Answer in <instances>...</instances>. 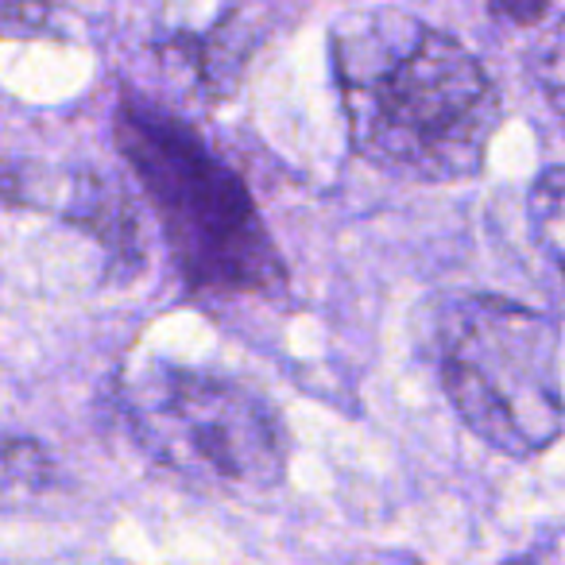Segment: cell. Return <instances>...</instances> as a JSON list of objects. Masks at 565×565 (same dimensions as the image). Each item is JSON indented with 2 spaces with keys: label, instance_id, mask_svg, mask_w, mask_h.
Instances as JSON below:
<instances>
[{
  "label": "cell",
  "instance_id": "1",
  "mask_svg": "<svg viewBox=\"0 0 565 565\" xmlns=\"http://www.w3.org/2000/svg\"><path fill=\"white\" fill-rule=\"evenodd\" d=\"M333 74L356 156L415 182L480 174L503 105L465 43L395 9L333 28Z\"/></svg>",
  "mask_w": 565,
  "mask_h": 565
},
{
  "label": "cell",
  "instance_id": "2",
  "mask_svg": "<svg viewBox=\"0 0 565 565\" xmlns=\"http://www.w3.org/2000/svg\"><path fill=\"white\" fill-rule=\"evenodd\" d=\"M117 151L148 194L167 248L202 295H275L287 282L244 179L179 117L125 94L113 120Z\"/></svg>",
  "mask_w": 565,
  "mask_h": 565
},
{
  "label": "cell",
  "instance_id": "3",
  "mask_svg": "<svg viewBox=\"0 0 565 565\" xmlns=\"http://www.w3.org/2000/svg\"><path fill=\"white\" fill-rule=\"evenodd\" d=\"M557 356V322L515 299L469 295L438 322V372L454 411L495 454L519 461L565 434Z\"/></svg>",
  "mask_w": 565,
  "mask_h": 565
},
{
  "label": "cell",
  "instance_id": "4",
  "mask_svg": "<svg viewBox=\"0 0 565 565\" xmlns=\"http://www.w3.org/2000/svg\"><path fill=\"white\" fill-rule=\"evenodd\" d=\"M128 423L163 469L213 492H267L287 472V430L233 376L151 364L128 387Z\"/></svg>",
  "mask_w": 565,
  "mask_h": 565
},
{
  "label": "cell",
  "instance_id": "5",
  "mask_svg": "<svg viewBox=\"0 0 565 565\" xmlns=\"http://www.w3.org/2000/svg\"><path fill=\"white\" fill-rule=\"evenodd\" d=\"M526 221H531L534 244L565 275V167H550L534 179L526 198Z\"/></svg>",
  "mask_w": 565,
  "mask_h": 565
},
{
  "label": "cell",
  "instance_id": "6",
  "mask_svg": "<svg viewBox=\"0 0 565 565\" xmlns=\"http://www.w3.org/2000/svg\"><path fill=\"white\" fill-rule=\"evenodd\" d=\"M51 472V457L32 438H0V508L40 495Z\"/></svg>",
  "mask_w": 565,
  "mask_h": 565
},
{
  "label": "cell",
  "instance_id": "7",
  "mask_svg": "<svg viewBox=\"0 0 565 565\" xmlns=\"http://www.w3.org/2000/svg\"><path fill=\"white\" fill-rule=\"evenodd\" d=\"M531 74L534 86L542 89L546 105L565 128V20H557L546 32V40L531 51Z\"/></svg>",
  "mask_w": 565,
  "mask_h": 565
},
{
  "label": "cell",
  "instance_id": "8",
  "mask_svg": "<svg viewBox=\"0 0 565 565\" xmlns=\"http://www.w3.org/2000/svg\"><path fill=\"white\" fill-rule=\"evenodd\" d=\"M58 12V0H0V35L47 32Z\"/></svg>",
  "mask_w": 565,
  "mask_h": 565
},
{
  "label": "cell",
  "instance_id": "9",
  "mask_svg": "<svg viewBox=\"0 0 565 565\" xmlns=\"http://www.w3.org/2000/svg\"><path fill=\"white\" fill-rule=\"evenodd\" d=\"M488 9L500 24L511 28H534L539 20H546L550 0H488Z\"/></svg>",
  "mask_w": 565,
  "mask_h": 565
}]
</instances>
